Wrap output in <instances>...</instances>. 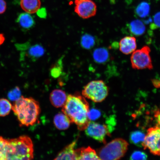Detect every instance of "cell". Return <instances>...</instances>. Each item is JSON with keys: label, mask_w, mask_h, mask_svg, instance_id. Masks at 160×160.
<instances>
[{"label": "cell", "mask_w": 160, "mask_h": 160, "mask_svg": "<svg viewBox=\"0 0 160 160\" xmlns=\"http://www.w3.org/2000/svg\"><path fill=\"white\" fill-rule=\"evenodd\" d=\"M89 110V104L84 97L76 94L67 96L62 112L69 118L71 123L77 125L78 129L83 131L90 121L88 117Z\"/></svg>", "instance_id": "cell-1"}, {"label": "cell", "mask_w": 160, "mask_h": 160, "mask_svg": "<svg viewBox=\"0 0 160 160\" xmlns=\"http://www.w3.org/2000/svg\"><path fill=\"white\" fill-rule=\"evenodd\" d=\"M21 127H29L34 125L38 119L41 109L38 101L32 98L21 96L15 101L12 107Z\"/></svg>", "instance_id": "cell-2"}, {"label": "cell", "mask_w": 160, "mask_h": 160, "mask_svg": "<svg viewBox=\"0 0 160 160\" xmlns=\"http://www.w3.org/2000/svg\"><path fill=\"white\" fill-rule=\"evenodd\" d=\"M33 145L31 138L23 135L7 139L5 160H31L33 159Z\"/></svg>", "instance_id": "cell-3"}, {"label": "cell", "mask_w": 160, "mask_h": 160, "mask_svg": "<svg viewBox=\"0 0 160 160\" xmlns=\"http://www.w3.org/2000/svg\"><path fill=\"white\" fill-rule=\"evenodd\" d=\"M128 146L125 140L117 138L98 150L97 154L100 160H118L125 156Z\"/></svg>", "instance_id": "cell-4"}, {"label": "cell", "mask_w": 160, "mask_h": 160, "mask_svg": "<svg viewBox=\"0 0 160 160\" xmlns=\"http://www.w3.org/2000/svg\"><path fill=\"white\" fill-rule=\"evenodd\" d=\"M108 93V87L102 80L90 82L85 86L82 91L84 97L95 102H101L103 101Z\"/></svg>", "instance_id": "cell-5"}, {"label": "cell", "mask_w": 160, "mask_h": 160, "mask_svg": "<svg viewBox=\"0 0 160 160\" xmlns=\"http://www.w3.org/2000/svg\"><path fill=\"white\" fill-rule=\"evenodd\" d=\"M151 51L148 46H145L141 49L136 50L132 53L131 62L132 68L137 70L152 69V62L150 55Z\"/></svg>", "instance_id": "cell-6"}, {"label": "cell", "mask_w": 160, "mask_h": 160, "mask_svg": "<svg viewBox=\"0 0 160 160\" xmlns=\"http://www.w3.org/2000/svg\"><path fill=\"white\" fill-rule=\"evenodd\" d=\"M142 147L148 149L155 155L160 156V127L158 126L150 128L145 135Z\"/></svg>", "instance_id": "cell-7"}, {"label": "cell", "mask_w": 160, "mask_h": 160, "mask_svg": "<svg viewBox=\"0 0 160 160\" xmlns=\"http://www.w3.org/2000/svg\"><path fill=\"white\" fill-rule=\"evenodd\" d=\"M86 135L100 142L106 144V138L110 137V133L107 125L90 121L85 130Z\"/></svg>", "instance_id": "cell-8"}, {"label": "cell", "mask_w": 160, "mask_h": 160, "mask_svg": "<svg viewBox=\"0 0 160 160\" xmlns=\"http://www.w3.org/2000/svg\"><path fill=\"white\" fill-rule=\"evenodd\" d=\"M75 12L82 18H89L97 13V6L92 0H75Z\"/></svg>", "instance_id": "cell-9"}, {"label": "cell", "mask_w": 160, "mask_h": 160, "mask_svg": "<svg viewBox=\"0 0 160 160\" xmlns=\"http://www.w3.org/2000/svg\"><path fill=\"white\" fill-rule=\"evenodd\" d=\"M137 48V40L135 37L127 36L120 40L119 50L124 54H131L135 51Z\"/></svg>", "instance_id": "cell-10"}, {"label": "cell", "mask_w": 160, "mask_h": 160, "mask_svg": "<svg viewBox=\"0 0 160 160\" xmlns=\"http://www.w3.org/2000/svg\"><path fill=\"white\" fill-rule=\"evenodd\" d=\"M67 96L65 91L61 89L53 90L50 94V102L53 107H62L67 101Z\"/></svg>", "instance_id": "cell-11"}, {"label": "cell", "mask_w": 160, "mask_h": 160, "mask_svg": "<svg viewBox=\"0 0 160 160\" xmlns=\"http://www.w3.org/2000/svg\"><path fill=\"white\" fill-rule=\"evenodd\" d=\"M77 160H100L97 153L91 147L75 150Z\"/></svg>", "instance_id": "cell-12"}, {"label": "cell", "mask_w": 160, "mask_h": 160, "mask_svg": "<svg viewBox=\"0 0 160 160\" xmlns=\"http://www.w3.org/2000/svg\"><path fill=\"white\" fill-rule=\"evenodd\" d=\"M77 141L66 147L58 154L54 160H77L75 147Z\"/></svg>", "instance_id": "cell-13"}, {"label": "cell", "mask_w": 160, "mask_h": 160, "mask_svg": "<svg viewBox=\"0 0 160 160\" xmlns=\"http://www.w3.org/2000/svg\"><path fill=\"white\" fill-rule=\"evenodd\" d=\"M20 5L26 12L32 14L37 12L40 8L41 2L40 0H21Z\"/></svg>", "instance_id": "cell-14"}, {"label": "cell", "mask_w": 160, "mask_h": 160, "mask_svg": "<svg viewBox=\"0 0 160 160\" xmlns=\"http://www.w3.org/2000/svg\"><path fill=\"white\" fill-rule=\"evenodd\" d=\"M17 22L22 28L26 30L32 28L35 24L32 17L27 12L20 14L17 18Z\"/></svg>", "instance_id": "cell-15"}, {"label": "cell", "mask_w": 160, "mask_h": 160, "mask_svg": "<svg viewBox=\"0 0 160 160\" xmlns=\"http://www.w3.org/2000/svg\"><path fill=\"white\" fill-rule=\"evenodd\" d=\"M128 28L130 33L137 37L143 35L146 31L144 23L138 19L131 21L128 25Z\"/></svg>", "instance_id": "cell-16"}, {"label": "cell", "mask_w": 160, "mask_h": 160, "mask_svg": "<svg viewBox=\"0 0 160 160\" xmlns=\"http://www.w3.org/2000/svg\"><path fill=\"white\" fill-rule=\"evenodd\" d=\"M53 123L56 128L60 130L68 129L71 123L69 118L63 112L58 113L55 116Z\"/></svg>", "instance_id": "cell-17"}, {"label": "cell", "mask_w": 160, "mask_h": 160, "mask_svg": "<svg viewBox=\"0 0 160 160\" xmlns=\"http://www.w3.org/2000/svg\"><path fill=\"white\" fill-rule=\"evenodd\" d=\"M93 57L96 62L100 64L104 63L107 62L109 59V53L106 48H98L93 51Z\"/></svg>", "instance_id": "cell-18"}, {"label": "cell", "mask_w": 160, "mask_h": 160, "mask_svg": "<svg viewBox=\"0 0 160 160\" xmlns=\"http://www.w3.org/2000/svg\"><path fill=\"white\" fill-rule=\"evenodd\" d=\"M45 49L41 45L37 44L30 47L28 52V55L31 58H39L45 53Z\"/></svg>", "instance_id": "cell-19"}, {"label": "cell", "mask_w": 160, "mask_h": 160, "mask_svg": "<svg viewBox=\"0 0 160 160\" xmlns=\"http://www.w3.org/2000/svg\"><path fill=\"white\" fill-rule=\"evenodd\" d=\"M145 134L140 131H135L132 132L130 136V140L132 143L139 147H142L145 137Z\"/></svg>", "instance_id": "cell-20"}, {"label": "cell", "mask_w": 160, "mask_h": 160, "mask_svg": "<svg viewBox=\"0 0 160 160\" xmlns=\"http://www.w3.org/2000/svg\"><path fill=\"white\" fill-rule=\"evenodd\" d=\"M150 6L147 2H143L138 5L135 9L136 14L140 18H145L149 14Z\"/></svg>", "instance_id": "cell-21"}, {"label": "cell", "mask_w": 160, "mask_h": 160, "mask_svg": "<svg viewBox=\"0 0 160 160\" xmlns=\"http://www.w3.org/2000/svg\"><path fill=\"white\" fill-rule=\"evenodd\" d=\"M96 44V39L93 36L85 34L81 38V45L83 48L90 49L94 47Z\"/></svg>", "instance_id": "cell-22"}, {"label": "cell", "mask_w": 160, "mask_h": 160, "mask_svg": "<svg viewBox=\"0 0 160 160\" xmlns=\"http://www.w3.org/2000/svg\"><path fill=\"white\" fill-rule=\"evenodd\" d=\"M12 105L8 100L0 99V117H5L8 115L12 110Z\"/></svg>", "instance_id": "cell-23"}, {"label": "cell", "mask_w": 160, "mask_h": 160, "mask_svg": "<svg viewBox=\"0 0 160 160\" xmlns=\"http://www.w3.org/2000/svg\"><path fill=\"white\" fill-rule=\"evenodd\" d=\"M21 97V92L19 88L15 87L12 89L8 94V97L11 101H16Z\"/></svg>", "instance_id": "cell-24"}, {"label": "cell", "mask_w": 160, "mask_h": 160, "mask_svg": "<svg viewBox=\"0 0 160 160\" xmlns=\"http://www.w3.org/2000/svg\"><path fill=\"white\" fill-rule=\"evenodd\" d=\"M7 139L0 137V160H5L6 146Z\"/></svg>", "instance_id": "cell-25"}, {"label": "cell", "mask_w": 160, "mask_h": 160, "mask_svg": "<svg viewBox=\"0 0 160 160\" xmlns=\"http://www.w3.org/2000/svg\"><path fill=\"white\" fill-rule=\"evenodd\" d=\"M101 116V112L95 109L89 110L88 113V117L90 121H95L98 119Z\"/></svg>", "instance_id": "cell-26"}, {"label": "cell", "mask_w": 160, "mask_h": 160, "mask_svg": "<svg viewBox=\"0 0 160 160\" xmlns=\"http://www.w3.org/2000/svg\"><path fill=\"white\" fill-rule=\"evenodd\" d=\"M147 158V155L143 152L140 151L134 152L130 157L131 160H146Z\"/></svg>", "instance_id": "cell-27"}, {"label": "cell", "mask_w": 160, "mask_h": 160, "mask_svg": "<svg viewBox=\"0 0 160 160\" xmlns=\"http://www.w3.org/2000/svg\"><path fill=\"white\" fill-rule=\"evenodd\" d=\"M151 27L153 29L160 28V12L156 13L154 16L153 23Z\"/></svg>", "instance_id": "cell-28"}, {"label": "cell", "mask_w": 160, "mask_h": 160, "mask_svg": "<svg viewBox=\"0 0 160 160\" xmlns=\"http://www.w3.org/2000/svg\"><path fill=\"white\" fill-rule=\"evenodd\" d=\"M62 73V69L60 67L55 66L51 70V75L53 78H57L59 77Z\"/></svg>", "instance_id": "cell-29"}, {"label": "cell", "mask_w": 160, "mask_h": 160, "mask_svg": "<svg viewBox=\"0 0 160 160\" xmlns=\"http://www.w3.org/2000/svg\"><path fill=\"white\" fill-rule=\"evenodd\" d=\"M7 9V3L4 0H0V14L5 12Z\"/></svg>", "instance_id": "cell-30"}, {"label": "cell", "mask_w": 160, "mask_h": 160, "mask_svg": "<svg viewBox=\"0 0 160 160\" xmlns=\"http://www.w3.org/2000/svg\"><path fill=\"white\" fill-rule=\"evenodd\" d=\"M38 16L42 18H44L47 15V11L45 8L39 9L37 12Z\"/></svg>", "instance_id": "cell-31"}, {"label": "cell", "mask_w": 160, "mask_h": 160, "mask_svg": "<svg viewBox=\"0 0 160 160\" xmlns=\"http://www.w3.org/2000/svg\"><path fill=\"white\" fill-rule=\"evenodd\" d=\"M154 117L157 122L158 124L160 127V110L158 109L154 112Z\"/></svg>", "instance_id": "cell-32"}, {"label": "cell", "mask_w": 160, "mask_h": 160, "mask_svg": "<svg viewBox=\"0 0 160 160\" xmlns=\"http://www.w3.org/2000/svg\"><path fill=\"white\" fill-rule=\"evenodd\" d=\"M152 83L155 87L159 88H160V79H153L151 80Z\"/></svg>", "instance_id": "cell-33"}, {"label": "cell", "mask_w": 160, "mask_h": 160, "mask_svg": "<svg viewBox=\"0 0 160 160\" xmlns=\"http://www.w3.org/2000/svg\"><path fill=\"white\" fill-rule=\"evenodd\" d=\"M5 41V37L3 34L0 33V46L2 45Z\"/></svg>", "instance_id": "cell-34"}]
</instances>
